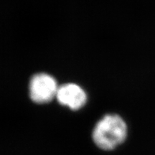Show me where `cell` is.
<instances>
[{"mask_svg": "<svg viewBox=\"0 0 155 155\" xmlns=\"http://www.w3.org/2000/svg\"><path fill=\"white\" fill-rule=\"evenodd\" d=\"M56 98L60 104L72 110L80 109L87 100L86 92L75 83H67L59 86Z\"/></svg>", "mask_w": 155, "mask_h": 155, "instance_id": "3957f363", "label": "cell"}, {"mask_svg": "<svg viewBox=\"0 0 155 155\" xmlns=\"http://www.w3.org/2000/svg\"><path fill=\"white\" fill-rule=\"evenodd\" d=\"M127 127L123 119L116 114H107L97 122L93 131V140L98 147L111 150L125 141Z\"/></svg>", "mask_w": 155, "mask_h": 155, "instance_id": "6da1fadb", "label": "cell"}, {"mask_svg": "<svg viewBox=\"0 0 155 155\" xmlns=\"http://www.w3.org/2000/svg\"><path fill=\"white\" fill-rule=\"evenodd\" d=\"M58 88L55 80L51 75L38 73L30 80V98L37 104H46L56 97Z\"/></svg>", "mask_w": 155, "mask_h": 155, "instance_id": "7a4b0ae2", "label": "cell"}]
</instances>
